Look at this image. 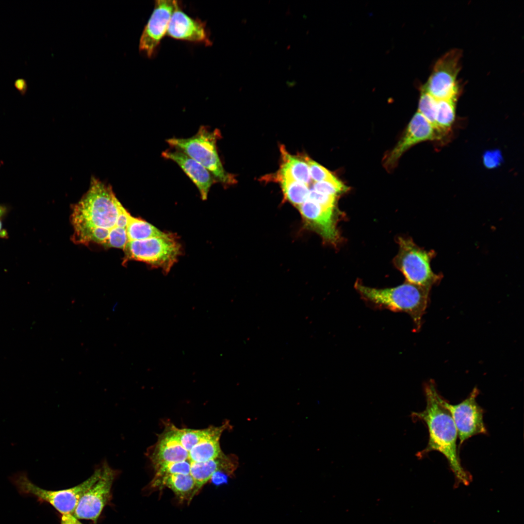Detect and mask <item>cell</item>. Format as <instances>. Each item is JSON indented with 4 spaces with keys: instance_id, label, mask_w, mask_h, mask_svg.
I'll return each instance as SVG.
<instances>
[{
    "instance_id": "603a6c76",
    "label": "cell",
    "mask_w": 524,
    "mask_h": 524,
    "mask_svg": "<svg viewBox=\"0 0 524 524\" xmlns=\"http://www.w3.org/2000/svg\"><path fill=\"white\" fill-rule=\"evenodd\" d=\"M305 159L310 170L311 179L315 182L335 180L337 178L329 170L307 157Z\"/></svg>"
},
{
    "instance_id": "f546056e",
    "label": "cell",
    "mask_w": 524,
    "mask_h": 524,
    "mask_svg": "<svg viewBox=\"0 0 524 524\" xmlns=\"http://www.w3.org/2000/svg\"><path fill=\"white\" fill-rule=\"evenodd\" d=\"M2 221L0 220V231L2 229Z\"/></svg>"
},
{
    "instance_id": "8992f818",
    "label": "cell",
    "mask_w": 524,
    "mask_h": 524,
    "mask_svg": "<svg viewBox=\"0 0 524 524\" xmlns=\"http://www.w3.org/2000/svg\"><path fill=\"white\" fill-rule=\"evenodd\" d=\"M122 263L130 260L144 262L168 273L182 252L181 246L171 233L144 240L129 241Z\"/></svg>"
},
{
    "instance_id": "9a60e30c",
    "label": "cell",
    "mask_w": 524,
    "mask_h": 524,
    "mask_svg": "<svg viewBox=\"0 0 524 524\" xmlns=\"http://www.w3.org/2000/svg\"><path fill=\"white\" fill-rule=\"evenodd\" d=\"M167 34L178 40L202 43L206 45H210L212 43L205 23L200 19L189 16L180 10L179 6L172 15Z\"/></svg>"
},
{
    "instance_id": "7402d4cb",
    "label": "cell",
    "mask_w": 524,
    "mask_h": 524,
    "mask_svg": "<svg viewBox=\"0 0 524 524\" xmlns=\"http://www.w3.org/2000/svg\"><path fill=\"white\" fill-rule=\"evenodd\" d=\"M129 242L126 229L115 227L111 229L109 236L103 245L106 248L124 249Z\"/></svg>"
},
{
    "instance_id": "83f0119b",
    "label": "cell",
    "mask_w": 524,
    "mask_h": 524,
    "mask_svg": "<svg viewBox=\"0 0 524 524\" xmlns=\"http://www.w3.org/2000/svg\"><path fill=\"white\" fill-rule=\"evenodd\" d=\"M11 208V207L5 204H0V220L3 221L5 218L7 217L8 213H9Z\"/></svg>"
},
{
    "instance_id": "44dd1931",
    "label": "cell",
    "mask_w": 524,
    "mask_h": 524,
    "mask_svg": "<svg viewBox=\"0 0 524 524\" xmlns=\"http://www.w3.org/2000/svg\"><path fill=\"white\" fill-rule=\"evenodd\" d=\"M313 190L327 195L338 196L346 192L347 187L338 179L335 180H325L313 182Z\"/></svg>"
},
{
    "instance_id": "ba28073f",
    "label": "cell",
    "mask_w": 524,
    "mask_h": 524,
    "mask_svg": "<svg viewBox=\"0 0 524 524\" xmlns=\"http://www.w3.org/2000/svg\"><path fill=\"white\" fill-rule=\"evenodd\" d=\"M101 473L100 466L82 483L69 489L58 491L47 490L38 487L25 474L16 475L13 481L20 493L32 495L40 501L49 503L62 515L73 514L82 496L98 480Z\"/></svg>"
},
{
    "instance_id": "6da1fadb",
    "label": "cell",
    "mask_w": 524,
    "mask_h": 524,
    "mask_svg": "<svg viewBox=\"0 0 524 524\" xmlns=\"http://www.w3.org/2000/svg\"><path fill=\"white\" fill-rule=\"evenodd\" d=\"M229 426L225 422L196 429L165 423L156 442L147 453L154 470L152 480L169 475L187 476L194 480L200 491L218 474H233L236 460L226 455L220 445L221 436Z\"/></svg>"
},
{
    "instance_id": "d4e9b609",
    "label": "cell",
    "mask_w": 524,
    "mask_h": 524,
    "mask_svg": "<svg viewBox=\"0 0 524 524\" xmlns=\"http://www.w3.org/2000/svg\"><path fill=\"white\" fill-rule=\"evenodd\" d=\"M131 216L130 213L123 206V205H121L119 208L118 216L115 226L126 229Z\"/></svg>"
},
{
    "instance_id": "9c48e42d",
    "label": "cell",
    "mask_w": 524,
    "mask_h": 524,
    "mask_svg": "<svg viewBox=\"0 0 524 524\" xmlns=\"http://www.w3.org/2000/svg\"><path fill=\"white\" fill-rule=\"evenodd\" d=\"M461 56V51L455 49L439 58L422 90L437 100L456 101L459 93L457 77Z\"/></svg>"
},
{
    "instance_id": "7a4b0ae2",
    "label": "cell",
    "mask_w": 524,
    "mask_h": 524,
    "mask_svg": "<svg viewBox=\"0 0 524 524\" xmlns=\"http://www.w3.org/2000/svg\"><path fill=\"white\" fill-rule=\"evenodd\" d=\"M426 400L425 409L413 412L411 418L415 421L425 423L429 433L428 443L425 449L418 452L416 456L422 458L433 451L440 452L445 457L453 472L457 488L462 484L468 486L472 476L461 464L457 446V430L449 410L442 403V397L438 393L435 383L430 380L424 386Z\"/></svg>"
},
{
    "instance_id": "8fae6325",
    "label": "cell",
    "mask_w": 524,
    "mask_h": 524,
    "mask_svg": "<svg viewBox=\"0 0 524 524\" xmlns=\"http://www.w3.org/2000/svg\"><path fill=\"white\" fill-rule=\"evenodd\" d=\"M98 480L83 494L73 515L78 519L97 521L111 497L113 482L117 475L106 462L101 466Z\"/></svg>"
},
{
    "instance_id": "cb8c5ba5",
    "label": "cell",
    "mask_w": 524,
    "mask_h": 524,
    "mask_svg": "<svg viewBox=\"0 0 524 524\" xmlns=\"http://www.w3.org/2000/svg\"><path fill=\"white\" fill-rule=\"evenodd\" d=\"M483 163L488 169H492L499 166L502 161L501 152L498 149L490 150L485 151L482 156Z\"/></svg>"
},
{
    "instance_id": "2e32d148",
    "label": "cell",
    "mask_w": 524,
    "mask_h": 524,
    "mask_svg": "<svg viewBox=\"0 0 524 524\" xmlns=\"http://www.w3.org/2000/svg\"><path fill=\"white\" fill-rule=\"evenodd\" d=\"M282 163L277 179H291L308 185L311 179L308 164L305 158L292 155L283 147L280 148Z\"/></svg>"
},
{
    "instance_id": "ac0fdd59",
    "label": "cell",
    "mask_w": 524,
    "mask_h": 524,
    "mask_svg": "<svg viewBox=\"0 0 524 524\" xmlns=\"http://www.w3.org/2000/svg\"><path fill=\"white\" fill-rule=\"evenodd\" d=\"M126 231L129 241L144 240L166 234L147 222L132 216L130 218Z\"/></svg>"
},
{
    "instance_id": "7c38bea8",
    "label": "cell",
    "mask_w": 524,
    "mask_h": 524,
    "mask_svg": "<svg viewBox=\"0 0 524 524\" xmlns=\"http://www.w3.org/2000/svg\"><path fill=\"white\" fill-rule=\"evenodd\" d=\"M443 136L419 112L409 121L403 135L395 146L385 157L384 166L388 170L393 169L401 156L409 148L427 141H441Z\"/></svg>"
},
{
    "instance_id": "30bf717a",
    "label": "cell",
    "mask_w": 524,
    "mask_h": 524,
    "mask_svg": "<svg viewBox=\"0 0 524 524\" xmlns=\"http://www.w3.org/2000/svg\"><path fill=\"white\" fill-rule=\"evenodd\" d=\"M478 393V389L474 388L466 399L457 405L450 404L442 398V404L449 410L456 426L459 446L472 436L487 434L483 410L476 400Z\"/></svg>"
},
{
    "instance_id": "ffe728a7",
    "label": "cell",
    "mask_w": 524,
    "mask_h": 524,
    "mask_svg": "<svg viewBox=\"0 0 524 524\" xmlns=\"http://www.w3.org/2000/svg\"><path fill=\"white\" fill-rule=\"evenodd\" d=\"M437 103L436 99L422 90L419 98L418 112L422 115L435 129Z\"/></svg>"
},
{
    "instance_id": "f1b7e54d",
    "label": "cell",
    "mask_w": 524,
    "mask_h": 524,
    "mask_svg": "<svg viewBox=\"0 0 524 524\" xmlns=\"http://www.w3.org/2000/svg\"><path fill=\"white\" fill-rule=\"evenodd\" d=\"M8 237V232L5 229H2L0 231V238L2 239H7Z\"/></svg>"
},
{
    "instance_id": "484cf974",
    "label": "cell",
    "mask_w": 524,
    "mask_h": 524,
    "mask_svg": "<svg viewBox=\"0 0 524 524\" xmlns=\"http://www.w3.org/2000/svg\"><path fill=\"white\" fill-rule=\"evenodd\" d=\"M61 524H82L72 514H63Z\"/></svg>"
},
{
    "instance_id": "3957f363",
    "label": "cell",
    "mask_w": 524,
    "mask_h": 524,
    "mask_svg": "<svg viewBox=\"0 0 524 524\" xmlns=\"http://www.w3.org/2000/svg\"><path fill=\"white\" fill-rule=\"evenodd\" d=\"M121 205L111 186L92 178L89 189L72 208V241L78 244L89 230L95 228L111 230L115 227Z\"/></svg>"
},
{
    "instance_id": "5bb4252c",
    "label": "cell",
    "mask_w": 524,
    "mask_h": 524,
    "mask_svg": "<svg viewBox=\"0 0 524 524\" xmlns=\"http://www.w3.org/2000/svg\"><path fill=\"white\" fill-rule=\"evenodd\" d=\"M162 156L177 164L196 187L202 199H207L212 186L217 182L205 167L176 148L170 147L163 151Z\"/></svg>"
},
{
    "instance_id": "5b68a950",
    "label": "cell",
    "mask_w": 524,
    "mask_h": 524,
    "mask_svg": "<svg viewBox=\"0 0 524 524\" xmlns=\"http://www.w3.org/2000/svg\"><path fill=\"white\" fill-rule=\"evenodd\" d=\"M221 138L218 129L211 130L201 125L197 132L188 138L172 137L166 139L170 147L178 148L192 158L213 177L217 182L223 186L234 184L233 175L224 168L217 150V141Z\"/></svg>"
},
{
    "instance_id": "52a82bcc",
    "label": "cell",
    "mask_w": 524,
    "mask_h": 524,
    "mask_svg": "<svg viewBox=\"0 0 524 524\" xmlns=\"http://www.w3.org/2000/svg\"><path fill=\"white\" fill-rule=\"evenodd\" d=\"M397 243L399 250L393 263L406 281L430 289L441 279V276L435 274L430 266L434 251L420 248L410 238L399 237Z\"/></svg>"
},
{
    "instance_id": "277c9868",
    "label": "cell",
    "mask_w": 524,
    "mask_h": 524,
    "mask_svg": "<svg viewBox=\"0 0 524 524\" xmlns=\"http://www.w3.org/2000/svg\"><path fill=\"white\" fill-rule=\"evenodd\" d=\"M354 287L361 298L371 306L407 313L413 320L415 331L420 329L430 288L406 281L394 287L378 289L367 286L359 280Z\"/></svg>"
},
{
    "instance_id": "e0dca14e",
    "label": "cell",
    "mask_w": 524,
    "mask_h": 524,
    "mask_svg": "<svg viewBox=\"0 0 524 524\" xmlns=\"http://www.w3.org/2000/svg\"><path fill=\"white\" fill-rule=\"evenodd\" d=\"M455 101L437 100L435 126L443 137L450 131L456 118Z\"/></svg>"
},
{
    "instance_id": "d6986e66",
    "label": "cell",
    "mask_w": 524,
    "mask_h": 524,
    "mask_svg": "<svg viewBox=\"0 0 524 524\" xmlns=\"http://www.w3.org/2000/svg\"><path fill=\"white\" fill-rule=\"evenodd\" d=\"M285 198L293 205L298 207L308 198V185L289 179L279 178Z\"/></svg>"
},
{
    "instance_id": "4fadbf2b",
    "label": "cell",
    "mask_w": 524,
    "mask_h": 524,
    "mask_svg": "<svg viewBox=\"0 0 524 524\" xmlns=\"http://www.w3.org/2000/svg\"><path fill=\"white\" fill-rule=\"evenodd\" d=\"M179 6L176 0H158L141 34L139 50L151 57L163 38L167 34L169 23L175 10Z\"/></svg>"
},
{
    "instance_id": "4316f807",
    "label": "cell",
    "mask_w": 524,
    "mask_h": 524,
    "mask_svg": "<svg viewBox=\"0 0 524 524\" xmlns=\"http://www.w3.org/2000/svg\"><path fill=\"white\" fill-rule=\"evenodd\" d=\"M15 86L22 95H24L27 91V83L26 81L23 79L20 78L17 79L15 82Z\"/></svg>"
}]
</instances>
